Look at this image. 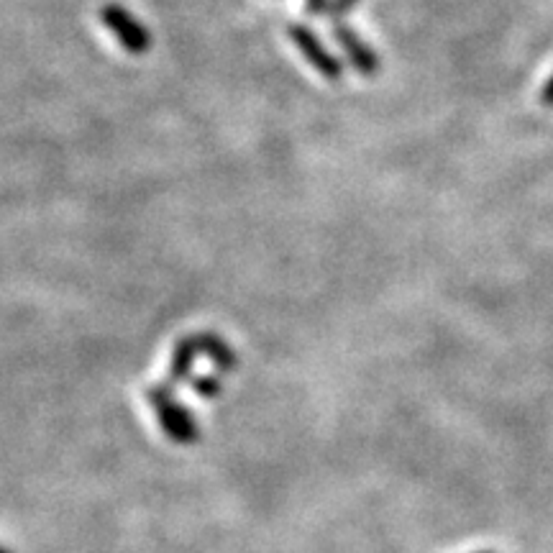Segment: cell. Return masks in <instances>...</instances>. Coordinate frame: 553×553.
<instances>
[{
	"label": "cell",
	"instance_id": "6da1fadb",
	"mask_svg": "<svg viewBox=\"0 0 553 553\" xmlns=\"http://www.w3.org/2000/svg\"><path fill=\"white\" fill-rule=\"evenodd\" d=\"M146 397L152 402L154 415H157L159 425L164 428L169 438L175 443H195L200 438V428L195 423V418L187 413V408L182 402L175 400L172 395V387L164 382V385H152L146 390Z\"/></svg>",
	"mask_w": 553,
	"mask_h": 553
},
{
	"label": "cell",
	"instance_id": "7a4b0ae2",
	"mask_svg": "<svg viewBox=\"0 0 553 553\" xmlns=\"http://www.w3.org/2000/svg\"><path fill=\"white\" fill-rule=\"evenodd\" d=\"M100 21L121 44V49H126L134 57H141L152 49V31L141 24L139 18L131 11H126L118 3H108V6L100 8Z\"/></svg>",
	"mask_w": 553,
	"mask_h": 553
},
{
	"label": "cell",
	"instance_id": "3957f363",
	"mask_svg": "<svg viewBox=\"0 0 553 553\" xmlns=\"http://www.w3.org/2000/svg\"><path fill=\"white\" fill-rule=\"evenodd\" d=\"M290 39H292V44L300 49V54L308 59L310 67H313L315 72H321L326 80L336 82V80H341V77H344V65L338 62V57H333V54L328 52L326 44H323V41L318 39V36H315L313 31L308 29V26L292 24L290 26Z\"/></svg>",
	"mask_w": 553,
	"mask_h": 553
},
{
	"label": "cell",
	"instance_id": "277c9868",
	"mask_svg": "<svg viewBox=\"0 0 553 553\" xmlns=\"http://www.w3.org/2000/svg\"><path fill=\"white\" fill-rule=\"evenodd\" d=\"M333 39L338 41V47L344 49L346 57H349V65L354 67L359 75H364V77L377 75V72H379L377 52H374L367 41L361 39V36L356 34L351 26L336 21V24H333Z\"/></svg>",
	"mask_w": 553,
	"mask_h": 553
},
{
	"label": "cell",
	"instance_id": "5b68a950",
	"mask_svg": "<svg viewBox=\"0 0 553 553\" xmlns=\"http://www.w3.org/2000/svg\"><path fill=\"white\" fill-rule=\"evenodd\" d=\"M195 344H198L200 354L208 356V359L216 364V369H221V372H233L236 364H239V359H236L231 346H228L221 336H216V333H210V331L195 333Z\"/></svg>",
	"mask_w": 553,
	"mask_h": 553
},
{
	"label": "cell",
	"instance_id": "8992f818",
	"mask_svg": "<svg viewBox=\"0 0 553 553\" xmlns=\"http://www.w3.org/2000/svg\"><path fill=\"white\" fill-rule=\"evenodd\" d=\"M198 344H195V336H185L177 341L175 354H172V367H169V379L167 385L175 390V385H182L187 377H190V369L195 364V356H198Z\"/></svg>",
	"mask_w": 553,
	"mask_h": 553
},
{
	"label": "cell",
	"instance_id": "52a82bcc",
	"mask_svg": "<svg viewBox=\"0 0 553 553\" xmlns=\"http://www.w3.org/2000/svg\"><path fill=\"white\" fill-rule=\"evenodd\" d=\"M195 392H198L200 397H218L221 395V379L218 377H198L193 382Z\"/></svg>",
	"mask_w": 553,
	"mask_h": 553
},
{
	"label": "cell",
	"instance_id": "ba28073f",
	"mask_svg": "<svg viewBox=\"0 0 553 553\" xmlns=\"http://www.w3.org/2000/svg\"><path fill=\"white\" fill-rule=\"evenodd\" d=\"M356 3H359V0H331V6H328V13H331L333 18H344L346 13L354 11Z\"/></svg>",
	"mask_w": 553,
	"mask_h": 553
},
{
	"label": "cell",
	"instance_id": "9c48e42d",
	"mask_svg": "<svg viewBox=\"0 0 553 553\" xmlns=\"http://www.w3.org/2000/svg\"><path fill=\"white\" fill-rule=\"evenodd\" d=\"M331 0H305V11L313 13V16H321V13L328 11Z\"/></svg>",
	"mask_w": 553,
	"mask_h": 553
},
{
	"label": "cell",
	"instance_id": "30bf717a",
	"mask_svg": "<svg viewBox=\"0 0 553 553\" xmlns=\"http://www.w3.org/2000/svg\"><path fill=\"white\" fill-rule=\"evenodd\" d=\"M541 103L546 105V108H553V75L548 77V82H546V85H543Z\"/></svg>",
	"mask_w": 553,
	"mask_h": 553
},
{
	"label": "cell",
	"instance_id": "8fae6325",
	"mask_svg": "<svg viewBox=\"0 0 553 553\" xmlns=\"http://www.w3.org/2000/svg\"><path fill=\"white\" fill-rule=\"evenodd\" d=\"M0 553H11V551H8V548H0Z\"/></svg>",
	"mask_w": 553,
	"mask_h": 553
},
{
	"label": "cell",
	"instance_id": "7c38bea8",
	"mask_svg": "<svg viewBox=\"0 0 553 553\" xmlns=\"http://www.w3.org/2000/svg\"><path fill=\"white\" fill-rule=\"evenodd\" d=\"M477 553H495V551H477Z\"/></svg>",
	"mask_w": 553,
	"mask_h": 553
}]
</instances>
